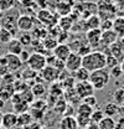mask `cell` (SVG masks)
<instances>
[{
	"instance_id": "6da1fadb",
	"label": "cell",
	"mask_w": 124,
	"mask_h": 129,
	"mask_svg": "<svg viewBox=\"0 0 124 129\" xmlns=\"http://www.w3.org/2000/svg\"><path fill=\"white\" fill-rule=\"evenodd\" d=\"M82 67L88 72L106 68V55L102 51H93L82 57Z\"/></svg>"
},
{
	"instance_id": "7a4b0ae2",
	"label": "cell",
	"mask_w": 124,
	"mask_h": 129,
	"mask_svg": "<svg viewBox=\"0 0 124 129\" xmlns=\"http://www.w3.org/2000/svg\"><path fill=\"white\" fill-rule=\"evenodd\" d=\"M89 83L92 84L94 91H101L103 88L107 87V84L110 81V76L107 68H102V70H97L93 71L89 75Z\"/></svg>"
},
{
	"instance_id": "3957f363",
	"label": "cell",
	"mask_w": 124,
	"mask_h": 129,
	"mask_svg": "<svg viewBox=\"0 0 124 129\" xmlns=\"http://www.w3.org/2000/svg\"><path fill=\"white\" fill-rule=\"evenodd\" d=\"M26 63L29 66V68L39 73L46 66V56L42 53H39V52H34L29 56V60L26 61Z\"/></svg>"
},
{
	"instance_id": "277c9868",
	"label": "cell",
	"mask_w": 124,
	"mask_h": 129,
	"mask_svg": "<svg viewBox=\"0 0 124 129\" xmlns=\"http://www.w3.org/2000/svg\"><path fill=\"white\" fill-rule=\"evenodd\" d=\"M76 94L78 96V98L83 99L88 96H93L94 93V88L92 87V84L89 83V81H84V82H76L75 87H73Z\"/></svg>"
},
{
	"instance_id": "5b68a950",
	"label": "cell",
	"mask_w": 124,
	"mask_h": 129,
	"mask_svg": "<svg viewBox=\"0 0 124 129\" xmlns=\"http://www.w3.org/2000/svg\"><path fill=\"white\" fill-rule=\"evenodd\" d=\"M81 67H82V57L76 52H71L65 61V70L67 72L73 73Z\"/></svg>"
},
{
	"instance_id": "8992f818",
	"label": "cell",
	"mask_w": 124,
	"mask_h": 129,
	"mask_svg": "<svg viewBox=\"0 0 124 129\" xmlns=\"http://www.w3.org/2000/svg\"><path fill=\"white\" fill-rule=\"evenodd\" d=\"M101 37H102V30L101 29L88 30L86 32V41H87V45L91 48H96L99 46Z\"/></svg>"
},
{
	"instance_id": "52a82bcc",
	"label": "cell",
	"mask_w": 124,
	"mask_h": 129,
	"mask_svg": "<svg viewBox=\"0 0 124 129\" xmlns=\"http://www.w3.org/2000/svg\"><path fill=\"white\" fill-rule=\"evenodd\" d=\"M16 27L21 32H29L34 29V19L29 15H20L16 20Z\"/></svg>"
},
{
	"instance_id": "ba28073f",
	"label": "cell",
	"mask_w": 124,
	"mask_h": 129,
	"mask_svg": "<svg viewBox=\"0 0 124 129\" xmlns=\"http://www.w3.org/2000/svg\"><path fill=\"white\" fill-rule=\"evenodd\" d=\"M37 19H39L42 24H45V25L50 26V27H52V26H55V25L58 24V22L56 21V20H57V16L53 15L51 11H48L46 9H42V10H40V11L37 13Z\"/></svg>"
},
{
	"instance_id": "9c48e42d",
	"label": "cell",
	"mask_w": 124,
	"mask_h": 129,
	"mask_svg": "<svg viewBox=\"0 0 124 129\" xmlns=\"http://www.w3.org/2000/svg\"><path fill=\"white\" fill-rule=\"evenodd\" d=\"M5 61H6V68H8L9 72H15L17 70H20L21 66H22V61L16 55L6 53L5 55Z\"/></svg>"
},
{
	"instance_id": "30bf717a",
	"label": "cell",
	"mask_w": 124,
	"mask_h": 129,
	"mask_svg": "<svg viewBox=\"0 0 124 129\" xmlns=\"http://www.w3.org/2000/svg\"><path fill=\"white\" fill-rule=\"evenodd\" d=\"M71 48L67 44H58L56 47L53 48L52 51V55L57 58V60H61V61H66V58L68 57V55L71 53Z\"/></svg>"
},
{
	"instance_id": "8fae6325",
	"label": "cell",
	"mask_w": 124,
	"mask_h": 129,
	"mask_svg": "<svg viewBox=\"0 0 124 129\" xmlns=\"http://www.w3.org/2000/svg\"><path fill=\"white\" fill-rule=\"evenodd\" d=\"M17 125V114L14 112H9L3 114L1 120V128L3 129H13Z\"/></svg>"
},
{
	"instance_id": "7c38bea8",
	"label": "cell",
	"mask_w": 124,
	"mask_h": 129,
	"mask_svg": "<svg viewBox=\"0 0 124 129\" xmlns=\"http://www.w3.org/2000/svg\"><path fill=\"white\" fill-rule=\"evenodd\" d=\"M41 73V77L42 80H45L46 82H55V81L58 80V76H60V72L52 67V66H45V68L40 72Z\"/></svg>"
},
{
	"instance_id": "4fadbf2b",
	"label": "cell",
	"mask_w": 124,
	"mask_h": 129,
	"mask_svg": "<svg viewBox=\"0 0 124 129\" xmlns=\"http://www.w3.org/2000/svg\"><path fill=\"white\" fill-rule=\"evenodd\" d=\"M118 36L113 30H107V31H102V37H101V44L99 46H104L109 47L110 45H113L114 42H117Z\"/></svg>"
},
{
	"instance_id": "5bb4252c",
	"label": "cell",
	"mask_w": 124,
	"mask_h": 129,
	"mask_svg": "<svg viewBox=\"0 0 124 129\" xmlns=\"http://www.w3.org/2000/svg\"><path fill=\"white\" fill-rule=\"evenodd\" d=\"M24 46L21 45V42L16 39V37H13L9 42H8V45H6V50H8V53H11V55H16V56H19L22 51H24Z\"/></svg>"
},
{
	"instance_id": "9a60e30c",
	"label": "cell",
	"mask_w": 124,
	"mask_h": 129,
	"mask_svg": "<svg viewBox=\"0 0 124 129\" xmlns=\"http://www.w3.org/2000/svg\"><path fill=\"white\" fill-rule=\"evenodd\" d=\"M58 129H78L76 117H73V115H63L62 119L60 120Z\"/></svg>"
},
{
	"instance_id": "2e32d148",
	"label": "cell",
	"mask_w": 124,
	"mask_h": 129,
	"mask_svg": "<svg viewBox=\"0 0 124 129\" xmlns=\"http://www.w3.org/2000/svg\"><path fill=\"white\" fill-rule=\"evenodd\" d=\"M101 17L98 15L88 16L84 21V30H94V29H99L101 26Z\"/></svg>"
},
{
	"instance_id": "e0dca14e",
	"label": "cell",
	"mask_w": 124,
	"mask_h": 129,
	"mask_svg": "<svg viewBox=\"0 0 124 129\" xmlns=\"http://www.w3.org/2000/svg\"><path fill=\"white\" fill-rule=\"evenodd\" d=\"M108 50H109V53H110L113 57H115L118 61H120V60L124 58V50H123V47L120 46L119 42H114L113 45L109 46Z\"/></svg>"
},
{
	"instance_id": "ac0fdd59",
	"label": "cell",
	"mask_w": 124,
	"mask_h": 129,
	"mask_svg": "<svg viewBox=\"0 0 124 129\" xmlns=\"http://www.w3.org/2000/svg\"><path fill=\"white\" fill-rule=\"evenodd\" d=\"M112 30L117 34L118 37H124V17H117V19H114Z\"/></svg>"
},
{
	"instance_id": "d6986e66",
	"label": "cell",
	"mask_w": 124,
	"mask_h": 129,
	"mask_svg": "<svg viewBox=\"0 0 124 129\" xmlns=\"http://www.w3.org/2000/svg\"><path fill=\"white\" fill-rule=\"evenodd\" d=\"M103 113H104L106 117H112L113 118L115 114L119 113V106L114 102H109L103 107Z\"/></svg>"
},
{
	"instance_id": "ffe728a7",
	"label": "cell",
	"mask_w": 124,
	"mask_h": 129,
	"mask_svg": "<svg viewBox=\"0 0 124 129\" xmlns=\"http://www.w3.org/2000/svg\"><path fill=\"white\" fill-rule=\"evenodd\" d=\"M32 117H31L30 113H22V114H17V127H21V128H25L27 125H30L32 123Z\"/></svg>"
},
{
	"instance_id": "44dd1931",
	"label": "cell",
	"mask_w": 124,
	"mask_h": 129,
	"mask_svg": "<svg viewBox=\"0 0 124 129\" xmlns=\"http://www.w3.org/2000/svg\"><path fill=\"white\" fill-rule=\"evenodd\" d=\"M13 109H14V113H15V114H22V113L29 112L30 104L26 103L24 99H21V101H19V102H16V103L13 104Z\"/></svg>"
},
{
	"instance_id": "7402d4cb",
	"label": "cell",
	"mask_w": 124,
	"mask_h": 129,
	"mask_svg": "<svg viewBox=\"0 0 124 129\" xmlns=\"http://www.w3.org/2000/svg\"><path fill=\"white\" fill-rule=\"evenodd\" d=\"M89 75L91 72H88L86 68L81 67L78 68L76 72H73V76H75V81L76 82H84V81H88L89 80Z\"/></svg>"
},
{
	"instance_id": "603a6c76",
	"label": "cell",
	"mask_w": 124,
	"mask_h": 129,
	"mask_svg": "<svg viewBox=\"0 0 124 129\" xmlns=\"http://www.w3.org/2000/svg\"><path fill=\"white\" fill-rule=\"evenodd\" d=\"M115 120L112 117H104L99 123H98V128L99 129H115Z\"/></svg>"
},
{
	"instance_id": "cb8c5ba5",
	"label": "cell",
	"mask_w": 124,
	"mask_h": 129,
	"mask_svg": "<svg viewBox=\"0 0 124 129\" xmlns=\"http://www.w3.org/2000/svg\"><path fill=\"white\" fill-rule=\"evenodd\" d=\"M58 45V41L56 37H52V36H46L44 40H42V46L45 50H51L53 51V48Z\"/></svg>"
},
{
	"instance_id": "d4e9b609",
	"label": "cell",
	"mask_w": 124,
	"mask_h": 129,
	"mask_svg": "<svg viewBox=\"0 0 124 129\" xmlns=\"http://www.w3.org/2000/svg\"><path fill=\"white\" fill-rule=\"evenodd\" d=\"M93 107L86 104V103H81L77 107V115H84V117H89L91 118V114L93 113Z\"/></svg>"
},
{
	"instance_id": "484cf974",
	"label": "cell",
	"mask_w": 124,
	"mask_h": 129,
	"mask_svg": "<svg viewBox=\"0 0 124 129\" xmlns=\"http://www.w3.org/2000/svg\"><path fill=\"white\" fill-rule=\"evenodd\" d=\"M30 89L32 92V94H34V97H42L46 93V87L42 83H39V82H36Z\"/></svg>"
},
{
	"instance_id": "4316f807",
	"label": "cell",
	"mask_w": 124,
	"mask_h": 129,
	"mask_svg": "<svg viewBox=\"0 0 124 129\" xmlns=\"http://www.w3.org/2000/svg\"><path fill=\"white\" fill-rule=\"evenodd\" d=\"M73 26V20L70 16H62V19L60 20V29H62V31H70Z\"/></svg>"
},
{
	"instance_id": "83f0119b",
	"label": "cell",
	"mask_w": 124,
	"mask_h": 129,
	"mask_svg": "<svg viewBox=\"0 0 124 129\" xmlns=\"http://www.w3.org/2000/svg\"><path fill=\"white\" fill-rule=\"evenodd\" d=\"M56 9H57V14H60L61 16H68L72 13V6L66 5L63 3H58L57 6H56Z\"/></svg>"
},
{
	"instance_id": "f1b7e54d",
	"label": "cell",
	"mask_w": 124,
	"mask_h": 129,
	"mask_svg": "<svg viewBox=\"0 0 124 129\" xmlns=\"http://www.w3.org/2000/svg\"><path fill=\"white\" fill-rule=\"evenodd\" d=\"M104 117H106V115H104V113H103V109H102V108L93 109V113L91 114V122L94 123V124H98Z\"/></svg>"
},
{
	"instance_id": "f546056e",
	"label": "cell",
	"mask_w": 124,
	"mask_h": 129,
	"mask_svg": "<svg viewBox=\"0 0 124 129\" xmlns=\"http://www.w3.org/2000/svg\"><path fill=\"white\" fill-rule=\"evenodd\" d=\"M20 42H21V45L25 47V46H29L32 44V36H31L29 32H21L17 37H16Z\"/></svg>"
},
{
	"instance_id": "4dcf8cb0",
	"label": "cell",
	"mask_w": 124,
	"mask_h": 129,
	"mask_svg": "<svg viewBox=\"0 0 124 129\" xmlns=\"http://www.w3.org/2000/svg\"><path fill=\"white\" fill-rule=\"evenodd\" d=\"M16 0H0V11L1 13H6L9 10H11L15 5Z\"/></svg>"
},
{
	"instance_id": "1f68e13d",
	"label": "cell",
	"mask_w": 124,
	"mask_h": 129,
	"mask_svg": "<svg viewBox=\"0 0 124 129\" xmlns=\"http://www.w3.org/2000/svg\"><path fill=\"white\" fill-rule=\"evenodd\" d=\"M76 122L78 124V128H87L92 122L89 117H84V115H76Z\"/></svg>"
},
{
	"instance_id": "d6a6232c",
	"label": "cell",
	"mask_w": 124,
	"mask_h": 129,
	"mask_svg": "<svg viewBox=\"0 0 124 129\" xmlns=\"http://www.w3.org/2000/svg\"><path fill=\"white\" fill-rule=\"evenodd\" d=\"M113 99L114 103H117L118 106L124 103V88H118L115 89V92L113 93Z\"/></svg>"
},
{
	"instance_id": "836d02e7",
	"label": "cell",
	"mask_w": 124,
	"mask_h": 129,
	"mask_svg": "<svg viewBox=\"0 0 124 129\" xmlns=\"http://www.w3.org/2000/svg\"><path fill=\"white\" fill-rule=\"evenodd\" d=\"M109 72V76H110V78H114V80H118L122 75H123V72H122V68H120V64H117V66H114V67H112L110 70H108Z\"/></svg>"
},
{
	"instance_id": "e575fe53",
	"label": "cell",
	"mask_w": 124,
	"mask_h": 129,
	"mask_svg": "<svg viewBox=\"0 0 124 129\" xmlns=\"http://www.w3.org/2000/svg\"><path fill=\"white\" fill-rule=\"evenodd\" d=\"M21 77H22V80H24V81L34 80V78H36V77H37V72H35L34 70H31V68H29V67H27L26 70H24V71H22Z\"/></svg>"
},
{
	"instance_id": "d590c367",
	"label": "cell",
	"mask_w": 124,
	"mask_h": 129,
	"mask_svg": "<svg viewBox=\"0 0 124 129\" xmlns=\"http://www.w3.org/2000/svg\"><path fill=\"white\" fill-rule=\"evenodd\" d=\"M20 96H21V98L26 102V103H32L34 102V94H32V92H31L30 88H26L25 91H22V92H20Z\"/></svg>"
},
{
	"instance_id": "8d00e7d4",
	"label": "cell",
	"mask_w": 124,
	"mask_h": 129,
	"mask_svg": "<svg viewBox=\"0 0 124 129\" xmlns=\"http://www.w3.org/2000/svg\"><path fill=\"white\" fill-rule=\"evenodd\" d=\"M13 39V34L10 31H8L6 29H0V42H9Z\"/></svg>"
},
{
	"instance_id": "74e56055",
	"label": "cell",
	"mask_w": 124,
	"mask_h": 129,
	"mask_svg": "<svg viewBox=\"0 0 124 129\" xmlns=\"http://www.w3.org/2000/svg\"><path fill=\"white\" fill-rule=\"evenodd\" d=\"M117 64H119V61H118L115 57H113L110 53L106 55V68H107V70H110L112 67H114V66H117Z\"/></svg>"
},
{
	"instance_id": "f35d334b",
	"label": "cell",
	"mask_w": 124,
	"mask_h": 129,
	"mask_svg": "<svg viewBox=\"0 0 124 129\" xmlns=\"http://www.w3.org/2000/svg\"><path fill=\"white\" fill-rule=\"evenodd\" d=\"M91 50H92V48L89 47L87 44H84V45H82V46H81V47H79L77 51H76V53H78L81 57H84L86 55H88L89 52H92Z\"/></svg>"
},
{
	"instance_id": "ab89813d",
	"label": "cell",
	"mask_w": 124,
	"mask_h": 129,
	"mask_svg": "<svg viewBox=\"0 0 124 129\" xmlns=\"http://www.w3.org/2000/svg\"><path fill=\"white\" fill-rule=\"evenodd\" d=\"M112 27H113V21H112V20H102V21H101L99 29H101L102 31L112 30Z\"/></svg>"
},
{
	"instance_id": "60d3db41",
	"label": "cell",
	"mask_w": 124,
	"mask_h": 129,
	"mask_svg": "<svg viewBox=\"0 0 124 129\" xmlns=\"http://www.w3.org/2000/svg\"><path fill=\"white\" fill-rule=\"evenodd\" d=\"M82 103H86V104H88V106H91V107L94 108L97 106V98L94 96H88L82 99Z\"/></svg>"
},
{
	"instance_id": "b9f144b4",
	"label": "cell",
	"mask_w": 124,
	"mask_h": 129,
	"mask_svg": "<svg viewBox=\"0 0 124 129\" xmlns=\"http://www.w3.org/2000/svg\"><path fill=\"white\" fill-rule=\"evenodd\" d=\"M113 5L115 6V10H124V0H115Z\"/></svg>"
},
{
	"instance_id": "7bdbcfd3",
	"label": "cell",
	"mask_w": 124,
	"mask_h": 129,
	"mask_svg": "<svg viewBox=\"0 0 124 129\" xmlns=\"http://www.w3.org/2000/svg\"><path fill=\"white\" fill-rule=\"evenodd\" d=\"M29 56H30V55L27 53V51H26L25 48H24V51H22V52L19 55V57H20V60H21L22 62H26V61L29 60Z\"/></svg>"
},
{
	"instance_id": "ee69618b",
	"label": "cell",
	"mask_w": 124,
	"mask_h": 129,
	"mask_svg": "<svg viewBox=\"0 0 124 129\" xmlns=\"http://www.w3.org/2000/svg\"><path fill=\"white\" fill-rule=\"evenodd\" d=\"M60 3H63V4L70 5V6H73V4H75V1H73V0H61Z\"/></svg>"
},
{
	"instance_id": "f6af8a7d",
	"label": "cell",
	"mask_w": 124,
	"mask_h": 129,
	"mask_svg": "<svg viewBox=\"0 0 124 129\" xmlns=\"http://www.w3.org/2000/svg\"><path fill=\"white\" fill-rule=\"evenodd\" d=\"M86 129H99V128H98V124H94V123H91V124H89V125H88V127H87Z\"/></svg>"
},
{
	"instance_id": "bcb514c9",
	"label": "cell",
	"mask_w": 124,
	"mask_h": 129,
	"mask_svg": "<svg viewBox=\"0 0 124 129\" xmlns=\"http://www.w3.org/2000/svg\"><path fill=\"white\" fill-rule=\"evenodd\" d=\"M4 106H5V101H4V99H0V111L3 109Z\"/></svg>"
},
{
	"instance_id": "7dc6e473",
	"label": "cell",
	"mask_w": 124,
	"mask_h": 129,
	"mask_svg": "<svg viewBox=\"0 0 124 129\" xmlns=\"http://www.w3.org/2000/svg\"><path fill=\"white\" fill-rule=\"evenodd\" d=\"M119 112H120V113H123V114H124V103H123V104H120V106H119Z\"/></svg>"
},
{
	"instance_id": "c3c4849f",
	"label": "cell",
	"mask_w": 124,
	"mask_h": 129,
	"mask_svg": "<svg viewBox=\"0 0 124 129\" xmlns=\"http://www.w3.org/2000/svg\"><path fill=\"white\" fill-rule=\"evenodd\" d=\"M120 68H122V72H123V75H124V60L122 61V63H120Z\"/></svg>"
},
{
	"instance_id": "681fc988",
	"label": "cell",
	"mask_w": 124,
	"mask_h": 129,
	"mask_svg": "<svg viewBox=\"0 0 124 129\" xmlns=\"http://www.w3.org/2000/svg\"><path fill=\"white\" fill-rule=\"evenodd\" d=\"M1 120H3V112L0 111V128H1Z\"/></svg>"
},
{
	"instance_id": "f907efd6",
	"label": "cell",
	"mask_w": 124,
	"mask_h": 129,
	"mask_svg": "<svg viewBox=\"0 0 124 129\" xmlns=\"http://www.w3.org/2000/svg\"><path fill=\"white\" fill-rule=\"evenodd\" d=\"M13 129H24V128H21V127H17V125H16V127H14Z\"/></svg>"
}]
</instances>
